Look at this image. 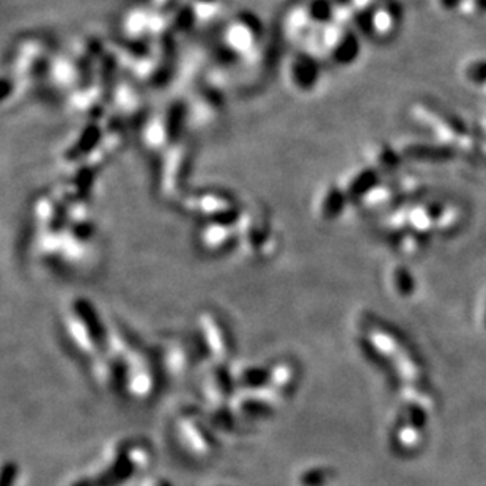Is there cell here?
<instances>
[{
	"label": "cell",
	"instance_id": "cell-6",
	"mask_svg": "<svg viewBox=\"0 0 486 486\" xmlns=\"http://www.w3.org/2000/svg\"><path fill=\"white\" fill-rule=\"evenodd\" d=\"M235 223L222 222V221H210L200 228L198 241L200 245L208 252L218 253L227 250L236 239Z\"/></svg>",
	"mask_w": 486,
	"mask_h": 486
},
{
	"label": "cell",
	"instance_id": "cell-19",
	"mask_svg": "<svg viewBox=\"0 0 486 486\" xmlns=\"http://www.w3.org/2000/svg\"><path fill=\"white\" fill-rule=\"evenodd\" d=\"M350 2H351V0H337L338 5H348Z\"/></svg>",
	"mask_w": 486,
	"mask_h": 486
},
{
	"label": "cell",
	"instance_id": "cell-2",
	"mask_svg": "<svg viewBox=\"0 0 486 486\" xmlns=\"http://www.w3.org/2000/svg\"><path fill=\"white\" fill-rule=\"evenodd\" d=\"M65 333L73 348L82 356H95L106 335L101 333L95 308L86 299H73L65 310Z\"/></svg>",
	"mask_w": 486,
	"mask_h": 486
},
{
	"label": "cell",
	"instance_id": "cell-7",
	"mask_svg": "<svg viewBox=\"0 0 486 486\" xmlns=\"http://www.w3.org/2000/svg\"><path fill=\"white\" fill-rule=\"evenodd\" d=\"M168 166L166 167V173H162L161 189L164 192H173L180 189V184L183 181L184 172L188 171V164L191 162V154L188 145L183 142L168 146Z\"/></svg>",
	"mask_w": 486,
	"mask_h": 486
},
{
	"label": "cell",
	"instance_id": "cell-18",
	"mask_svg": "<svg viewBox=\"0 0 486 486\" xmlns=\"http://www.w3.org/2000/svg\"><path fill=\"white\" fill-rule=\"evenodd\" d=\"M477 9L480 11H486V0H475Z\"/></svg>",
	"mask_w": 486,
	"mask_h": 486
},
{
	"label": "cell",
	"instance_id": "cell-16",
	"mask_svg": "<svg viewBox=\"0 0 486 486\" xmlns=\"http://www.w3.org/2000/svg\"><path fill=\"white\" fill-rule=\"evenodd\" d=\"M395 283H397V288L401 293H405L406 288L411 287V277H410V274H407L405 269H398V271L395 273Z\"/></svg>",
	"mask_w": 486,
	"mask_h": 486
},
{
	"label": "cell",
	"instance_id": "cell-11",
	"mask_svg": "<svg viewBox=\"0 0 486 486\" xmlns=\"http://www.w3.org/2000/svg\"><path fill=\"white\" fill-rule=\"evenodd\" d=\"M346 202H348V196H346V192L342 188L338 186L328 188L323 192L318 203V211L321 214V218L326 221H333L338 218V216L342 214Z\"/></svg>",
	"mask_w": 486,
	"mask_h": 486
},
{
	"label": "cell",
	"instance_id": "cell-4",
	"mask_svg": "<svg viewBox=\"0 0 486 486\" xmlns=\"http://www.w3.org/2000/svg\"><path fill=\"white\" fill-rule=\"evenodd\" d=\"M175 111H166L164 113L153 115V117L145 123L143 128V142L153 151L167 150L172 142L173 136V123L176 117H173Z\"/></svg>",
	"mask_w": 486,
	"mask_h": 486
},
{
	"label": "cell",
	"instance_id": "cell-10",
	"mask_svg": "<svg viewBox=\"0 0 486 486\" xmlns=\"http://www.w3.org/2000/svg\"><path fill=\"white\" fill-rule=\"evenodd\" d=\"M378 183H380V173L373 168H362L348 181V186L343 191L348 196V200L359 202V200L372 194L375 188H378Z\"/></svg>",
	"mask_w": 486,
	"mask_h": 486
},
{
	"label": "cell",
	"instance_id": "cell-12",
	"mask_svg": "<svg viewBox=\"0 0 486 486\" xmlns=\"http://www.w3.org/2000/svg\"><path fill=\"white\" fill-rule=\"evenodd\" d=\"M150 22H151V14H148L143 10L129 13L125 18V22L121 24L125 38H131V40H134V41H142L143 38L151 36Z\"/></svg>",
	"mask_w": 486,
	"mask_h": 486
},
{
	"label": "cell",
	"instance_id": "cell-1",
	"mask_svg": "<svg viewBox=\"0 0 486 486\" xmlns=\"http://www.w3.org/2000/svg\"><path fill=\"white\" fill-rule=\"evenodd\" d=\"M368 337H370V342L376 346V350H380L383 356L392 360L393 368L397 370V373L400 375V378L403 380L406 385V390H405L406 400L412 401L414 405L417 403L423 407H430L431 400L428 393L423 390V384H422L423 380H422L420 368L417 365V362L411 358V354L407 353L405 346H401L397 342L395 337L389 333H385V330H383L381 328H375L370 330Z\"/></svg>",
	"mask_w": 486,
	"mask_h": 486
},
{
	"label": "cell",
	"instance_id": "cell-3",
	"mask_svg": "<svg viewBox=\"0 0 486 486\" xmlns=\"http://www.w3.org/2000/svg\"><path fill=\"white\" fill-rule=\"evenodd\" d=\"M261 29L258 22L249 14H239L223 27L222 43L231 54L249 57L257 51Z\"/></svg>",
	"mask_w": 486,
	"mask_h": 486
},
{
	"label": "cell",
	"instance_id": "cell-9",
	"mask_svg": "<svg viewBox=\"0 0 486 486\" xmlns=\"http://www.w3.org/2000/svg\"><path fill=\"white\" fill-rule=\"evenodd\" d=\"M326 44L330 46V57L338 65L353 64L360 52L358 36L351 30H337L335 36L333 40H326Z\"/></svg>",
	"mask_w": 486,
	"mask_h": 486
},
{
	"label": "cell",
	"instance_id": "cell-8",
	"mask_svg": "<svg viewBox=\"0 0 486 486\" xmlns=\"http://www.w3.org/2000/svg\"><path fill=\"white\" fill-rule=\"evenodd\" d=\"M288 77L293 86L300 91L313 88L320 77L318 60L308 52L298 54L296 57L291 59L288 65Z\"/></svg>",
	"mask_w": 486,
	"mask_h": 486
},
{
	"label": "cell",
	"instance_id": "cell-15",
	"mask_svg": "<svg viewBox=\"0 0 486 486\" xmlns=\"http://www.w3.org/2000/svg\"><path fill=\"white\" fill-rule=\"evenodd\" d=\"M466 77L472 83H486V60H477L466 68Z\"/></svg>",
	"mask_w": 486,
	"mask_h": 486
},
{
	"label": "cell",
	"instance_id": "cell-13",
	"mask_svg": "<svg viewBox=\"0 0 486 486\" xmlns=\"http://www.w3.org/2000/svg\"><path fill=\"white\" fill-rule=\"evenodd\" d=\"M308 13H310V18L315 24L321 26H328V22L334 16L333 5H330L329 0H313L310 6H308Z\"/></svg>",
	"mask_w": 486,
	"mask_h": 486
},
{
	"label": "cell",
	"instance_id": "cell-17",
	"mask_svg": "<svg viewBox=\"0 0 486 486\" xmlns=\"http://www.w3.org/2000/svg\"><path fill=\"white\" fill-rule=\"evenodd\" d=\"M441 2L445 9H455V6H458L461 4V0H441Z\"/></svg>",
	"mask_w": 486,
	"mask_h": 486
},
{
	"label": "cell",
	"instance_id": "cell-5",
	"mask_svg": "<svg viewBox=\"0 0 486 486\" xmlns=\"http://www.w3.org/2000/svg\"><path fill=\"white\" fill-rule=\"evenodd\" d=\"M189 203H192V211H197V214L205 216L210 221L227 222L228 216L235 211L233 200L216 191L198 194L189 200Z\"/></svg>",
	"mask_w": 486,
	"mask_h": 486
},
{
	"label": "cell",
	"instance_id": "cell-14",
	"mask_svg": "<svg viewBox=\"0 0 486 486\" xmlns=\"http://www.w3.org/2000/svg\"><path fill=\"white\" fill-rule=\"evenodd\" d=\"M407 153L417 159H425L428 156V159L435 161L449 159L452 156V153L447 151L445 148H433V146H414V148Z\"/></svg>",
	"mask_w": 486,
	"mask_h": 486
}]
</instances>
